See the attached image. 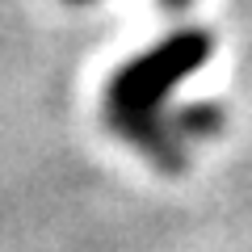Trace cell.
Returning <instances> with one entry per match:
<instances>
[{
  "label": "cell",
  "instance_id": "obj_1",
  "mask_svg": "<svg viewBox=\"0 0 252 252\" xmlns=\"http://www.w3.org/2000/svg\"><path fill=\"white\" fill-rule=\"evenodd\" d=\"M210 51H215V42L206 30L198 26L172 30L168 38H160L143 55L122 63L105 89L109 130L126 139L130 147H139L160 172H185L189 164V147L172 130V118L164 114V97L181 80H189L198 67H206Z\"/></svg>",
  "mask_w": 252,
  "mask_h": 252
},
{
  "label": "cell",
  "instance_id": "obj_2",
  "mask_svg": "<svg viewBox=\"0 0 252 252\" xmlns=\"http://www.w3.org/2000/svg\"><path fill=\"white\" fill-rule=\"evenodd\" d=\"M172 118V130H177L181 139H210V135H219L223 130V109L215 105V101H189L185 109H177V114H168Z\"/></svg>",
  "mask_w": 252,
  "mask_h": 252
},
{
  "label": "cell",
  "instance_id": "obj_3",
  "mask_svg": "<svg viewBox=\"0 0 252 252\" xmlns=\"http://www.w3.org/2000/svg\"><path fill=\"white\" fill-rule=\"evenodd\" d=\"M193 0H164V9H189Z\"/></svg>",
  "mask_w": 252,
  "mask_h": 252
},
{
  "label": "cell",
  "instance_id": "obj_4",
  "mask_svg": "<svg viewBox=\"0 0 252 252\" xmlns=\"http://www.w3.org/2000/svg\"><path fill=\"white\" fill-rule=\"evenodd\" d=\"M72 4H89V0H72Z\"/></svg>",
  "mask_w": 252,
  "mask_h": 252
}]
</instances>
